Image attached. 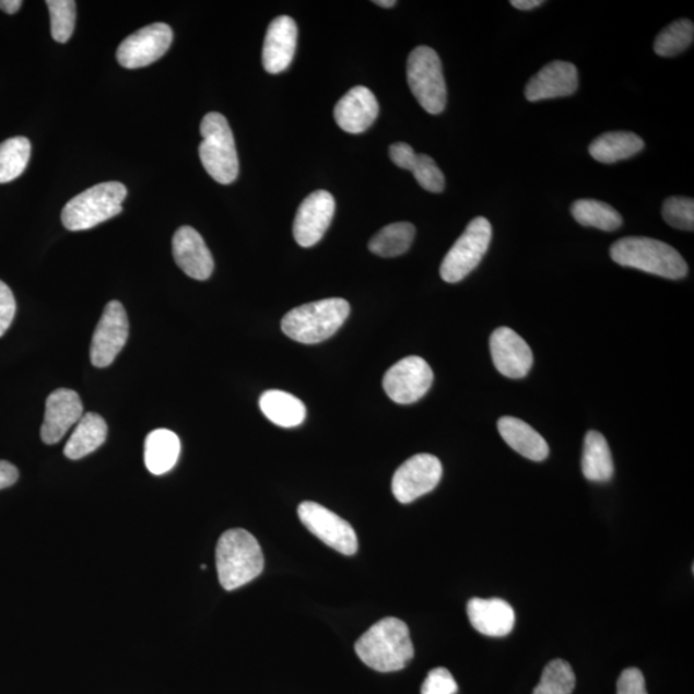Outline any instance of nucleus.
I'll return each instance as SVG.
<instances>
[{"instance_id": "f704fd0d", "label": "nucleus", "mask_w": 694, "mask_h": 694, "mask_svg": "<svg viewBox=\"0 0 694 694\" xmlns=\"http://www.w3.org/2000/svg\"><path fill=\"white\" fill-rule=\"evenodd\" d=\"M662 216L673 228L694 230V201L689 197H670L662 204Z\"/></svg>"}, {"instance_id": "f3484780", "label": "nucleus", "mask_w": 694, "mask_h": 694, "mask_svg": "<svg viewBox=\"0 0 694 694\" xmlns=\"http://www.w3.org/2000/svg\"><path fill=\"white\" fill-rule=\"evenodd\" d=\"M173 257L188 277L207 281L214 272V259L200 233L192 226H181L173 238Z\"/></svg>"}, {"instance_id": "dca6fc26", "label": "nucleus", "mask_w": 694, "mask_h": 694, "mask_svg": "<svg viewBox=\"0 0 694 694\" xmlns=\"http://www.w3.org/2000/svg\"><path fill=\"white\" fill-rule=\"evenodd\" d=\"M491 352L495 368L504 377L524 378L534 363L528 342L508 327H501L493 332Z\"/></svg>"}, {"instance_id": "20e7f679", "label": "nucleus", "mask_w": 694, "mask_h": 694, "mask_svg": "<svg viewBox=\"0 0 694 694\" xmlns=\"http://www.w3.org/2000/svg\"><path fill=\"white\" fill-rule=\"evenodd\" d=\"M350 314L346 299L332 297L297 306L282 319V331L291 340L314 345L332 338Z\"/></svg>"}, {"instance_id": "c85d7f7f", "label": "nucleus", "mask_w": 694, "mask_h": 694, "mask_svg": "<svg viewBox=\"0 0 694 694\" xmlns=\"http://www.w3.org/2000/svg\"><path fill=\"white\" fill-rule=\"evenodd\" d=\"M572 214L584 226L604 232H613L623 225V217L609 203L597 200H577L573 203Z\"/></svg>"}, {"instance_id": "a878e982", "label": "nucleus", "mask_w": 694, "mask_h": 694, "mask_svg": "<svg viewBox=\"0 0 694 694\" xmlns=\"http://www.w3.org/2000/svg\"><path fill=\"white\" fill-rule=\"evenodd\" d=\"M259 404L267 419L280 427H297L306 419L303 401L286 391L268 390L262 393Z\"/></svg>"}, {"instance_id": "7ed1b4c3", "label": "nucleus", "mask_w": 694, "mask_h": 694, "mask_svg": "<svg viewBox=\"0 0 694 694\" xmlns=\"http://www.w3.org/2000/svg\"><path fill=\"white\" fill-rule=\"evenodd\" d=\"M611 258L621 267L634 268L668 280H682L689 266L674 247L647 237H626L611 246Z\"/></svg>"}, {"instance_id": "f8f14e48", "label": "nucleus", "mask_w": 694, "mask_h": 694, "mask_svg": "<svg viewBox=\"0 0 694 694\" xmlns=\"http://www.w3.org/2000/svg\"><path fill=\"white\" fill-rule=\"evenodd\" d=\"M443 478L440 460L431 455H416L405 460L392 478V494L403 504L433 492Z\"/></svg>"}, {"instance_id": "72a5a7b5", "label": "nucleus", "mask_w": 694, "mask_h": 694, "mask_svg": "<svg viewBox=\"0 0 694 694\" xmlns=\"http://www.w3.org/2000/svg\"><path fill=\"white\" fill-rule=\"evenodd\" d=\"M419 185L428 192L442 193L445 188V177L433 157L427 155H415L411 169Z\"/></svg>"}, {"instance_id": "f257e3e1", "label": "nucleus", "mask_w": 694, "mask_h": 694, "mask_svg": "<svg viewBox=\"0 0 694 694\" xmlns=\"http://www.w3.org/2000/svg\"><path fill=\"white\" fill-rule=\"evenodd\" d=\"M355 652L368 668L379 673H393L412 661L414 647L404 621L386 617L357 639Z\"/></svg>"}, {"instance_id": "4468645a", "label": "nucleus", "mask_w": 694, "mask_h": 694, "mask_svg": "<svg viewBox=\"0 0 694 694\" xmlns=\"http://www.w3.org/2000/svg\"><path fill=\"white\" fill-rule=\"evenodd\" d=\"M336 203L327 191H316L306 197L297 210L294 222V237L302 247L317 245L330 228Z\"/></svg>"}, {"instance_id": "c756f323", "label": "nucleus", "mask_w": 694, "mask_h": 694, "mask_svg": "<svg viewBox=\"0 0 694 694\" xmlns=\"http://www.w3.org/2000/svg\"><path fill=\"white\" fill-rule=\"evenodd\" d=\"M32 156V143L25 137L7 139L0 144V185L17 179Z\"/></svg>"}, {"instance_id": "bb28decb", "label": "nucleus", "mask_w": 694, "mask_h": 694, "mask_svg": "<svg viewBox=\"0 0 694 694\" xmlns=\"http://www.w3.org/2000/svg\"><path fill=\"white\" fill-rule=\"evenodd\" d=\"M583 473L587 480L608 482L613 477V459L608 440L597 431H589L584 442Z\"/></svg>"}, {"instance_id": "39448f33", "label": "nucleus", "mask_w": 694, "mask_h": 694, "mask_svg": "<svg viewBox=\"0 0 694 694\" xmlns=\"http://www.w3.org/2000/svg\"><path fill=\"white\" fill-rule=\"evenodd\" d=\"M127 195L128 189L122 183H101L66 203L61 215L62 224L70 232L92 230L108 219L118 216Z\"/></svg>"}, {"instance_id": "a211bd4d", "label": "nucleus", "mask_w": 694, "mask_h": 694, "mask_svg": "<svg viewBox=\"0 0 694 694\" xmlns=\"http://www.w3.org/2000/svg\"><path fill=\"white\" fill-rule=\"evenodd\" d=\"M579 86L576 66L566 61H554L544 66L530 79L525 87V97L530 102L573 96Z\"/></svg>"}, {"instance_id": "a19ab883", "label": "nucleus", "mask_w": 694, "mask_h": 694, "mask_svg": "<svg viewBox=\"0 0 694 694\" xmlns=\"http://www.w3.org/2000/svg\"><path fill=\"white\" fill-rule=\"evenodd\" d=\"M517 10L521 11H531L538 9V7L543 5V0H513L510 2Z\"/></svg>"}, {"instance_id": "0eeeda50", "label": "nucleus", "mask_w": 694, "mask_h": 694, "mask_svg": "<svg viewBox=\"0 0 694 694\" xmlns=\"http://www.w3.org/2000/svg\"><path fill=\"white\" fill-rule=\"evenodd\" d=\"M407 79L413 96L431 115L442 114L448 92L440 57L433 48L421 46L412 50L407 62Z\"/></svg>"}, {"instance_id": "393cba45", "label": "nucleus", "mask_w": 694, "mask_h": 694, "mask_svg": "<svg viewBox=\"0 0 694 694\" xmlns=\"http://www.w3.org/2000/svg\"><path fill=\"white\" fill-rule=\"evenodd\" d=\"M645 149L643 139L632 131H609L589 145L590 156L602 164L631 158Z\"/></svg>"}, {"instance_id": "4be33fe9", "label": "nucleus", "mask_w": 694, "mask_h": 694, "mask_svg": "<svg viewBox=\"0 0 694 694\" xmlns=\"http://www.w3.org/2000/svg\"><path fill=\"white\" fill-rule=\"evenodd\" d=\"M499 434L510 448L530 460L542 462L550 456L545 438L528 423L515 416H502L498 421Z\"/></svg>"}, {"instance_id": "ddd939ff", "label": "nucleus", "mask_w": 694, "mask_h": 694, "mask_svg": "<svg viewBox=\"0 0 694 694\" xmlns=\"http://www.w3.org/2000/svg\"><path fill=\"white\" fill-rule=\"evenodd\" d=\"M173 43V31L166 24H152L123 40L116 52L118 62L126 69L145 68L160 60Z\"/></svg>"}, {"instance_id": "e433bc0d", "label": "nucleus", "mask_w": 694, "mask_h": 694, "mask_svg": "<svg viewBox=\"0 0 694 694\" xmlns=\"http://www.w3.org/2000/svg\"><path fill=\"white\" fill-rule=\"evenodd\" d=\"M16 299L12 290L0 281V338L9 331L14 316H16Z\"/></svg>"}, {"instance_id": "ea45409f", "label": "nucleus", "mask_w": 694, "mask_h": 694, "mask_svg": "<svg viewBox=\"0 0 694 694\" xmlns=\"http://www.w3.org/2000/svg\"><path fill=\"white\" fill-rule=\"evenodd\" d=\"M19 477L20 474L16 466L7 462V460H0V491L16 484Z\"/></svg>"}, {"instance_id": "473e14b6", "label": "nucleus", "mask_w": 694, "mask_h": 694, "mask_svg": "<svg viewBox=\"0 0 694 694\" xmlns=\"http://www.w3.org/2000/svg\"><path fill=\"white\" fill-rule=\"evenodd\" d=\"M50 33L58 43L69 42L74 33L77 3L74 0H48Z\"/></svg>"}, {"instance_id": "6ab92c4d", "label": "nucleus", "mask_w": 694, "mask_h": 694, "mask_svg": "<svg viewBox=\"0 0 694 694\" xmlns=\"http://www.w3.org/2000/svg\"><path fill=\"white\" fill-rule=\"evenodd\" d=\"M379 114L375 94L368 87H352L334 107V120L350 134H360L374 126Z\"/></svg>"}, {"instance_id": "6e6552de", "label": "nucleus", "mask_w": 694, "mask_h": 694, "mask_svg": "<svg viewBox=\"0 0 694 694\" xmlns=\"http://www.w3.org/2000/svg\"><path fill=\"white\" fill-rule=\"evenodd\" d=\"M492 237L491 222L481 216L473 219L444 258L440 267L443 280L448 283H458L472 273L484 259Z\"/></svg>"}, {"instance_id": "9d476101", "label": "nucleus", "mask_w": 694, "mask_h": 694, "mask_svg": "<svg viewBox=\"0 0 694 694\" xmlns=\"http://www.w3.org/2000/svg\"><path fill=\"white\" fill-rule=\"evenodd\" d=\"M299 521L334 551L353 555L357 551V537L353 526L316 502H304L297 509Z\"/></svg>"}, {"instance_id": "79ce46f5", "label": "nucleus", "mask_w": 694, "mask_h": 694, "mask_svg": "<svg viewBox=\"0 0 694 694\" xmlns=\"http://www.w3.org/2000/svg\"><path fill=\"white\" fill-rule=\"evenodd\" d=\"M21 0H0V10L9 14H14L21 9Z\"/></svg>"}, {"instance_id": "c9c22d12", "label": "nucleus", "mask_w": 694, "mask_h": 694, "mask_svg": "<svg viewBox=\"0 0 694 694\" xmlns=\"http://www.w3.org/2000/svg\"><path fill=\"white\" fill-rule=\"evenodd\" d=\"M457 692L456 679L445 668L431 670L421 689V694H456Z\"/></svg>"}, {"instance_id": "cd10ccee", "label": "nucleus", "mask_w": 694, "mask_h": 694, "mask_svg": "<svg viewBox=\"0 0 694 694\" xmlns=\"http://www.w3.org/2000/svg\"><path fill=\"white\" fill-rule=\"evenodd\" d=\"M415 237L414 225L407 222L392 223L376 233L369 240L372 254L381 258H397L405 254Z\"/></svg>"}, {"instance_id": "1a4fd4ad", "label": "nucleus", "mask_w": 694, "mask_h": 694, "mask_svg": "<svg viewBox=\"0 0 694 694\" xmlns=\"http://www.w3.org/2000/svg\"><path fill=\"white\" fill-rule=\"evenodd\" d=\"M434 383V372L420 356H407L386 372L384 390L398 404H413L426 396Z\"/></svg>"}, {"instance_id": "37998d69", "label": "nucleus", "mask_w": 694, "mask_h": 694, "mask_svg": "<svg viewBox=\"0 0 694 694\" xmlns=\"http://www.w3.org/2000/svg\"><path fill=\"white\" fill-rule=\"evenodd\" d=\"M375 4L384 7V9H391V7L397 5V2L396 0H376Z\"/></svg>"}, {"instance_id": "2f4dec72", "label": "nucleus", "mask_w": 694, "mask_h": 694, "mask_svg": "<svg viewBox=\"0 0 694 694\" xmlns=\"http://www.w3.org/2000/svg\"><path fill=\"white\" fill-rule=\"evenodd\" d=\"M575 685L576 677L572 664L557 659L546 664L532 694H572Z\"/></svg>"}, {"instance_id": "412c9836", "label": "nucleus", "mask_w": 694, "mask_h": 694, "mask_svg": "<svg viewBox=\"0 0 694 694\" xmlns=\"http://www.w3.org/2000/svg\"><path fill=\"white\" fill-rule=\"evenodd\" d=\"M467 613L473 630L487 637H506L516 623L513 605L499 598H473L467 604Z\"/></svg>"}, {"instance_id": "f03ea898", "label": "nucleus", "mask_w": 694, "mask_h": 694, "mask_svg": "<svg viewBox=\"0 0 694 694\" xmlns=\"http://www.w3.org/2000/svg\"><path fill=\"white\" fill-rule=\"evenodd\" d=\"M219 581L235 590L257 579L264 569V554L257 539L244 529L225 531L215 552Z\"/></svg>"}, {"instance_id": "2eb2a0df", "label": "nucleus", "mask_w": 694, "mask_h": 694, "mask_svg": "<svg viewBox=\"0 0 694 694\" xmlns=\"http://www.w3.org/2000/svg\"><path fill=\"white\" fill-rule=\"evenodd\" d=\"M83 411V403L77 391L58 389L50 393L46 401V414L40 430L43 443H60L70 428L78 425Z\"/></svg>"}, {"instance_id": "7c9ffc66", "label": "nucleus", "mask_w": 694, "mask_h": 694, "mask_svg": "<svg viewBox=\"0 0 694 694\" xmlns=\"http://www.w3.org/2000/svg\"><path fill=\"white\" fill-rule=\"evenodd\" d=\"M693 39V22L689 19L678 20L657 35L654 49L661 57H674L689 49Z\"/></svg>"}, {"instance_id": "5701e85b", "label": "nucleus", "mask_w": 694, "mask_h": 694, "mask_svg": "<svg viewBox=\"0 0 694 694\" xmlns=\"http://www.w3.org/2000/svg\"><path fill=\"white\" fill-rule=\"evenodd\" d=\"M180 455V440L170 430L158 428L145 438L144 462L148 470L160 477L174 469Z\"/></svg>"}, {"instance_id": "b1692460", "label": "nucleus", "mask_w": 694, "mask_h": 694, "mask_svg": "<svg viewBox=\"0 0 694 694\" xmlns=\"http://www.w3.org/2000/svg\"><path fill=\"white\" fill-rule=\"evenodd\" d=\"M107 423L97 413L83 414L64 447V456L78 460L96 451L106 442Z\"/></svg>"}, {"instance_id": "4c0bfd02", "label": "nucleus", "mask_w": 694, "mask_h": 694, "mask_svg": "<svg viewBox=\"0 0 694 694\" xmlns=\"http://www.w3.org/2000/svg\"><path fill=\"white\" fill-rule=\"evenodd\" d=\"M617 694H648L645 677L639 669L630 668L621 673L617 681Z\"/></svg>"}, {"instance_id": "423d86ee", "label": "nucleus", "mask_w": 694, "mask_h": 694, "mask_svg": "<svg viewBox=\"0 0 694 694\" xmlns=\"http://www.w3.org/2000/svg\"><path fill=\"white\" fill-rule=\"evenodd\" d=\"M199 153L211 178L231 185L238 177L239 163L232 129L222 114L210 113L202 119Z\"/></svg>"}, {"instance_id": "9b49d317", "label": "nucleus", "mask_w": 694, "mask_h": 694, "mask_svg": "<svg viewBox=\"0 0 694 694\" xmlns=\"http://www.w3.org/2000/svg\"><path fill=\"white\" fill-rule=\"evenodd\" d=\"M129 338V319L119 302L106 305L93 333L91 361L94 367H109L126 346Z\"/></svg>"}, {"instance_id": "aec40b11", "label": "nucleus", "mask_w": 694, "mask_h": 694, "mask_svg": "<svg viewBox=\"0 0 694 694\" xmlns=\"http://www.w3.org/2000/svg\"><path fill=\"white\" fill-rule=\"evenodd\" d=\"M297 25L294 19L280 16L270 22L262 47V64L269 74L290 68L296 52Z\"/></svg>"}, {"instance_id": "58836bf2", "label": "nucleus", "mask_w": 694, "mask_h": 694, "mask_svg": "<svg viewBox=\"0 0 694 694\" xmlns=\"http://www.w3.org/2000/svg\"><path fill=\"white\" fill-rule=\"evenodd\" d=\"M389 153L392 163L400 167V169L404 170L411 169L412 163L416 155L411 145L403 142L393 143L389 150Z\"/></svg>"}]
</instances>
